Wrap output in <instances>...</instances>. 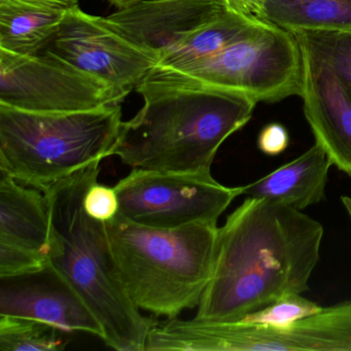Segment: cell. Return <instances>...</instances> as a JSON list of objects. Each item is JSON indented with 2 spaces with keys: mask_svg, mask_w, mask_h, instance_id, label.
Here are the masks:
<instances>
[{
  "mask_svg": "<svg viewBox=\"0 0 351 351\" xmlns=\"http://www.w3.org/2000/svg\"><path fill=\"white\" fill-rule=\"evenodd\" d=\"M324 227L301 210L247 198L219 228L213 274L195 319L239 322L309 289Z\"/></svg>",
  "mask_w": 351,
  "mask_h": 351,
  "instance_id": "6da1fadb",
  "label": "cell"
},
{
  "mask_svg": "<svg viewBox=\"0 0 351 351\" xmlns=\"http://www.w3.org/2000/svg\"><path fill=\"white\" fill-rule=\"evenodd\" d=\"M143 106L121 126L112 156L132 169L211 173L219 147L245 126L256 104L241 94L143 82Z\"/></svg>",
  "mask_w": 351,
  "mask_h": 351,
  "instance_id": "7a4b0ae2",
  "label": "cell"
},
{
  "mask_svg": "<svg viewBox=\"0 0 351 351\" xmlns=\"http://www.w3.org/2000/svg\"><path fill=\"white\" fill-rule=\"evenodd\" d=\"M100 162L43 188L50 209L49 260L89 306L106 345L118 351H145L156 322L145 317L125 291L114 266L106 225L86 213L84 199L97 182Z\"/></svg>",
  "mask_w": 351,
  "mask_h": 351,
  "instance_id": "3957f363",
  "label": "cell"
},
{
  "mask_svg": "<svg viewBox=\"0 0 351 351\" xmlns=\"http://www.w3.org/2000/svg\"><path fill=\"white\" fill-rule=\"evenodd\" d=\"M119 278L138 309L168 319L198 307L210 281L219 227H145L121 215L106 223Z\"/></svg>",
  "mask_w": 351,
  "mask_h": 351,
  "instance_id": "277c9868",
  "label": "cell"
},
{
  "mask_svg": "<svg viewBox=\"0 0 351 351\" xmlns=\"http://www.w3.org/2000/svg\"><path fill=\"white\" fill-rule=\"evenodd\" d=\"M122 123L121 104L69 112L0 104V172L42 190L112 156Z\"/></svg>",
  "mask_w": 351,
  "mask_h": 351,
  "instance_id": "5b68a950",
  "label": "cell"
},
{
  "mask_svg": "<svg viewBox=\"0 0 351 351\" xmlns=\"http://www.w3.org/2000/svg\"><path fill=\"white\" fill-rule=\"evenodd\" d=\"M303 77V57L295 34L263 22L245 38L210 56L180 66H156L145 81L217 88L258 104L301 96Z\"/></svg>",
  "mask_w": 351,
  "mask_h": 351,
  "instance_id": "8992f818",
  "label": "cell"
},
{
  "mask_svg": "<svg viewBox=\"0 0 351 351\" xmlns=\"http://www.w3.org/2000/svg\"><path fill=\"white\" fill-rule=\"evenodd\" d=\"M153 350L351 351V301L282 328L172 318L149 330L145 351Z\"/></svg>",
  "mask_w": 351,
  "mask_h": 351,
  "instance_id": "52a82bcc",
  "label": "cell"
},
{
  "mask_svg": "<svg viewBox=\"0 0 351 351\" xmlns=\"http://www.w3.org/2000/svg\"><path fill=\"white\" fill-rule=\"evenodd\" d=\"M130 93L48 51L0 50V104L30 112H81L122 104Z\"/></svg>",
  "mask_w": 351,
  "mask_h": 351,
  "instance_id": "ba28073f",
  "label": "cell"
},
{
  "mask_svg": "<svg viewBox=\"0 0 351 351\" xmlns=\"http://www.w3.org/2000/svg\"><path fill=\"white\" fill-rule=\"evenodd\" d=\"M119 215L145 227L176 229L217 225L242 186H226L208 174L164 173L132 169L114 186Z\"/></svg>",
  "mask_w": 351,
  "mask_h": 351,
  "instance_id": "9c48e42d",
  "label": "cell"
},
{
  "mask_svg": "<svg viewBox=\"0 0 351 351\" xmlns=\"http://www.w3.org/2000/svg\"><path fill=\"white\" fill-rule=\"evenodd\" d=\"M44 51L122 89H136L157 66L160 57L129 42L102 17L69 10Z\"/></svg>",
  "mask_w": 351,
  "mask_h": 351,
  "instance_id": "30bf717a",
  "label": "cell"
},
{
  "mask_svg": "<svg viewBox=\"0 0 351 351\" xmlns=\"http://www.w3.org/2000/svg\"><path fill=\"white\" fill-rule=\"evenodd\" d=\"M0 315L40 320L63 332H85L104 339L89 306L52 263L38 270L0 277Z\"/></svg>",
  "mask_w": 351,
  "mask_h": 351,
  "instance_id": "8fae6325",
  "label": "cell"
},
{
  "mask_svg": "<svg viewBox=\"0 0 351 351\" xmlns=\"http://www.w3.org/2000/svg\"><path fill=\"white\" fill-rule=\"evenodd\" d=\"M303 57L306 120L332 165L351 176V88L295 34Z\"/></svg>",
  "mask_w": 351,
  "mask_h": 351,
  "instance_id": "7c38bea8",
  "label": "cell"
},
{
  "mask_svg": "<svg viewBox=\"0 0 351 351\" xmlns=\"http://www.w3.org/2000/svg\"><path fill=\"white\" fill-rule=\"evenodd\" d=\"M227 11L223 0H143L102 20L129 42L161 57L184 36Z\"/></svg>",
  "mask_w": 351,
  "mask_h": 351,
  "instance_id": "4fadbf2b",
  "label": "cell"
},
{
  "mask_svg": "<svg viewBox=\"0 0 351 351\" xmlns=\"http://www.w3.org/2000/svg\"><path fill=\"white\" fill-rule=\"evenodd\" d=\"M332 162L319 143L264 178L242 186V195L303 210L326 195Z\"/></svg>",
  "mask_w": 351,
  "mask_h": 351,
  "instance_id": "5bb4252c",
  "label": "cell"
},
{
  "mask_svg": "<svg viewBox=\"0 0 351 351\" xmlns=\"http://www.w3.org/2000/svg\"><path fill=\"white\" fill-rule=\"evenodd\" d=\"M50 209L44 192L26 188L0 172V243L25 248L49 258Z\"/></svg>",
  "mask_w": 351,
  "mask_h": 351,
  "instance_id": "9a60e30c",
  "label": "cell"
},
{
  "mask_svg": "<svg viewBox=\"0 0 351 351\" xmlns=\"http://www.w3.org/2000/svg\"><path fill=\"white\" fill-rule=\"evenodd\" d=\"M67 11L34 0H0V50L19 55L42 52Z\"/></svg>",
  "mask_w": 351,
  "mask_h": 351,
  "instance_id": "2e32d148",
  "label": "cell"
},
{
  "mask_svg": "<svg viewBox=\"0 0 351 351\" xmlns=\"http://www.w3.org/2000/svg\"><path fill=\"white\" fill-rule=\"evenodd\" d=\"M263 21L227 11L184 36L163 53L158 67H174L210 56L245 38Z\"/></svg>",
  "mask_w": 351,
  "mask_h": 351,
  "instance_id": "e0dca14e",
  "label": "cell"
},
{
  "mask_svg": "<svg viewBox=\"0 0 351 351\" xmlns=\"http://www.w3.org/2000/svg\"><path fill=\"white\" fill-rule=\"evenodd\" d=\"M265 21L291 32H351V0H269Z\"/></svg>",
  "mask_w": 351,
  "mask_h": 351,
  "instance_id": "ac0fdd59",
  "label": "cell"
},
{
  "mask_svg": "<svg viewBox=\"0 0 351 351\" xmlns=\"http://www.w3.org/2000/svg\"><path fill=\"white\" fill-rule=\"evenodd\" d=\"M56 326L20 316L0 315V350L58 351L65 347Z\"/></svg>",
  "mask_w": 351,
  "mask_h": 351,
  "instance_id": "d6986e66",
  "label": "cell"
},
{
  "mask_svg": "<svg viewBox=\"0 0 351 351\" xmlns=\"http://www.w3.org/2000/svg\"><path fill=\"white\" fill-rule=\"evenodd\" d=\"M322 309L315 302L306 299L302 293H295L281 298L263 309L247 314L239 322L266 328H282L313 315Z\"/></svg>",
  "mask_w": 351,
  "mask_h": 351,
  "instance_id": "ffe728a7",
  "label": "cell"
},
{
  "mask_svg": "<svg viewBox=\"0 0 351 351\" xmlns=\"http://www.w3.org/2000/svg\"><path fill=\"white\" fill-rule=\"evenodd\" d=\"M351 88V32H295Z\"/></svg>",
  "mask_w": 351,
  "mask_h": 351,
  "instance_id": "44dd1931",
  "label": "cell"
},
{
  "mask_svg": "<svg viewBox=\"0 0 351 351\" xmlns=\"http://www.w3.org/2000/svg\"><path fill=\"white\" fill-rule=\"evenodd\" d=\"M50 262L48 256L11 244L0 243V277L38 270Z\"/></svg>",
  "mask_w": 351,
  "mask_h": 351,
  "instance_id": "7402d4cb",
  "label": "cell"
},
{
  "mask_svg": "<svg viewBox=\"0 0 351 351\" xmlns=\"http://www.w3.org/2000/svg\"><path fill=\"white\" fill-rule=\"evenodd\" d=\"M84 208L86 213L96 221H108L114 219L119 215L120 202L116 189L104 184H95L90 186L84 199Z\"/></svg>",
  "mask_w": 351,
  "mask_h": 351,
  "instance_id": "603a6c76",
  "label": "cell"
},
{
  "mask_svg": "<svg viewBox=\"0 0 351 351\" xmlns=\"http://www.w3.org/2000/svg\"><path fill=\"white\" fill-rule=\"evenodd\" d=\"M289 136L287 128L278 123L267 125L258 135V145L262 153L278 156L289 147Z\"/></svg>",
  "mask_w": 351,
  "mask_h": 351,
  "instance_id": "cb8c5ba5",
  "label": "cell"
},
{
  "mask_svg": "<svg viewBox=\"0 0 351 351\" xmlns=\"http://www.w3.org/2000/svg\"><path fill=\"white\" fill-rule=\"evenodd\" d=\"M228 9L238 15L256 21H265L267 3L269 0H223Z\"/></svg>",
  "mask_w": 351,
  "mask_h": 351,
  "instance_id": "d4e9b609",
  "label": "cell"
},
{
  "mask_svg": "<svg viewBox=\"0 0 351 351\" xmlns=\"http://www.w3.org/2000/svg\"><path fill=\"white\" fill-rule=\"evenodd\" d=\"M48 5H56L63 9L71 10L79 7V0H34Z\"/></svg>",
  "mask_w": 351,
  "mask_h": 351,
  "instance_id": "484cf974",
  "label": "cell"
},
{
  "mask_svg": "<svg viewBox=\"0 0 351 351\" xmlns=\"http://www.w3.org/2000/svg\"><path fill=\"white\" fill-rule=\"evenodd\" d=\"M112 5L118 8L119 10L126 9L135 3H141L143 0H108Z\"/></svg>",
  "mask_w": 351,
  "mask_h": 351,
  "instance_id": "4316f807",
  "label": "cell"
},
{
  "mask_svg": "<svg viewBox=\"0 0 351 351\" xmlns=\"http://www.w3.org/2000/svg\"><path fill=\"white\" fill-rule=\"evenodd\" d=\"M341 200H342L343 205H344L345 209H346L347 213L351 219V197L343 196Z\"/></svg>",
  "mask_w": 351,
  "mask_h": 351,
  "instance_id": "83f0119b",
  "label": "cell"
}]
</instances>
